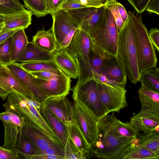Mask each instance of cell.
<instances>
[{"label":"cell","mask_w":159,"mask_h":159,"mask_svg":"<svg viewBox=\"0 0 159 159\" xmlns=\"http://www.w3.org/2000/svg\"><path fill=\"white\" fill-rule=\"evenodd\" d=\"M26 10L19 0H0V14L2 15L21 13Z\"/></svg>","instance_id":"33"},{"label":"cell","mask_w":159,"mask_h":159,"mask_svg":"<svg viewBox=\"0 0 159 159\" xmlns=\"http://www.w3.org/2000/svg\"><path fill=\"white\" fill-rule=\"evenodd\" d=\"M4 18V16L0 14V24L3 23Z\"/></svg>","instance_id":"54"},{"label":"cell","mask_w":159,"mask_h":159,"mask_svg":"<svg viewBox=\"0 0 159 159\" xmlns=\"http://www.w3.org/2000/svg\"><path fill=\"white\" fill-rule=\"evenodd\" d=\"M32 42L41 50L52 54L57 49V44L51 30H39L33 36Z\"/></svg>","instance_id":"25"},{"label":"cell","mask_w":159,"mask_h":159,"mask_svg":"<svg viewBox=\"0 0 159 159\" xmlns=\"http://www.w3.org/2000/svg\"><path fill=\"white\" fill-rule=\"evenodd\" d=\"M54 61L52 54L39 49L32 42L28 43L25 49L15 62Z\"/></svg>","instance_id":"24"},{"label":"cell","mask_w":159,"mask_h":159,"mask_svg":"<svg viewBox=\"0 0 159 159\" xmlns=\"http://www.w3.org/2000/svg\"><path fill=\"white\" fill-rule=\"evenodd\" d=\"M0 86L9 93L15 91L25 96L35 99L32 92L4 65L0 68Z\"/></svg>","instance_id":"18"},{"label":"cell","mask_w":159,"mask_h":159,"mask_svg":"<svg viewBox=\"0 0 159 159\" xmlns=\"http://www.w3.org/2000/svg\"><path fill=\"white\" fill-rule=\"evenodd\" d=\"M64 148L66 159H87L86 157L79 151L69 137Z\"/></svg>","instance_id":"39"},{"label":"cell","mask_w":159,"mask_h":159,"mask_svg":"<svg viewBox=\"0 0 159 159\" xmlns=\"http://www.w3.org/2000/svg\"><path fill=\"white\" fill-rule=\"evenodd\" d=\"M140 145L156 152L159 153V131L140 133L136 138Z\"/></svg>","instance_id":"30"},{"label":"cell","mask_w":159,"mask_h":159,"mask_svg":"<svg viewBox=\"0 0 159 159\" xmlns=\"http://www.w3.org/2000/svg\"><path fill=\"white\" fill-rule=\"evenodd\" d=\"M117 0H109L103 6L105 9L109 10L115 22L118 32L123 27L125 22L122 20L118 8Z\"/></svg>","instance_id":"37"},{"label":"cell","mask_w":159,"mask_h":159,"mask_svg":"<svg viewBox=\"0 0 159 159\" xmlns=\"http://www.w3.org/2000/svg\"><path fill=\"white\" fill-rule=\"evenodd\" d=\"M60 69L57 70H47L30 73L33 76L44 80H50L55 78L59 75Z\"/></svg>","instance_id":"42"},{"label":"cell","mask_w":159,"mask_h":159,"mask_svg":"<svg viewBox=\"0 0 159 159\" xmlns=\"http://www.w3.org/2000/svg\"><path fill=\"white\" fill-rule=\"evenodd\" d=\"M53 22L51 31L57 44V47L66 35L75 27H79L67 11L61 9L51 15Z\"/></svg>","instance_id":"16"},{"label":"cell","mask_w":159,"mask_h":159,"mask_svg":"<svg viewBox=\"0 0 159 159\" xmlns=\"http://www.w3.org/2000/svg\"><path fill=\"white\" fill-rule=\"evenodd\" d=\"M16 153L20 155L21 158L28 159L30 157L40 154L42 152L28 138L24 135L19 142Z\"/></svg>","instance_id":"31"},{"label":"cell","mask_w":159,"mask_h":159,"mask_svg":"<svg viewBox=\"0 0 159 159\" xmlns=\"http://www.w3.org/2000/svg\"><path fill=\"white\" fill-rule=\"evenodd\" d=\"M109 0H100L101 2L104 5Z\"/></svg>","instance_id":"55"},{"label":"cell","mask_w":159,"mask_h":159,"mask_svg":"<svg viewBox=\"0 0 159 159\" xmlns=\"http://www.w3.org/2000/svg\"><path fill=\"white\" fill-rule=\"evenodd\" d=\"M3 23L0 25V32L1 31V30H2V29L3 28Z\"/></svg>","instance_id":"56"},{"label":"cell","mask_w":159,"mask_h":159,"mask_svg":"<svg viewBox=\"0 0 159 159\" xmlns=\"http://www.w3.org/2000/svg\"><path fill=\"white\" fill-rule=\"evenodd\" d=\"M32 13L28 10L20 13L5 16L0 33L16 29H26L31 24Z\"/></svg>","instance_id":"22"},{"label":"cell","mask_w":159,"mask_h":159,"mask_svg":"<svg viewBox=\"0 0 159 159\" xmlns=\"http://www.w3.org/2000/svg\"><path fill=\"white\" fill-rule=\"evenodd\" d=\"M141 84L138 92L141 109L138 114L159 122V93Z\"/></svg>","instance_id":"14"},{"label":"cell","mask_w":159,"mask_h":159,"mask_svg":"<svg viewBox=\"0 0 159 159\" xmlns=\"http://www.w3.org/2000/svg\"><path fill=\"white\" fill-rule=\"evenodd\" d=\"M104 51L91 42L89 55V62L92 69L101 73L103 66Z\"/></svg>","instance_id":"34"},{"label":"cell","mask_w":159,"mask_h":159,"mask_svg":"<svg viewBox=\"0 0 159 159\" xmlns=\"http://www.w3.org/2000/svg\"><path fill=\"white\" fill-rule=\"evenodd\" d=\"M5 66L32 92L35 98L42 105L47 98L35 84L31 75L21 67L17 62Z\"/></svg>","instance_id":"21"},{"label":"cell","mask_w":159,"mask_h":159,"mask_svg":"<svg viewBox=\"0 0 159 159\" xmlns=\"http://www.w3.org/2000/svg\"><path fill=\"white\" fill-rule=\"evenodd\" d=\"M66 0H45L46 11L52 15L61 9L63 4Z\"/></svg>","instance_id":"40"},{"label":"cell","mask_w":159,"mask_h":159,"mask_svg":"<svg viewBox=\"0 0 159 159\" xmlns=\"http://www.w3.org/2000/svg\"><path fill=\"white\" fill-rule=\"evenodd\" d=\"M117 127L120 134L124 137L137 139V137L140 133L129 121L123 123L120 120H117Z\"/></svg>","instance_id":"36"},{"label":"cell","mask_w":159,"mask_h":159,"mask_svg":"<svg viewBox=\"0 0 159 159\" xmlns=\"http://www.w3.org/2000/svg\"><path fill=\"white\" fill-rule=\"evenodd\" d=\"M74 123L67 126L69 137L79 150L87 159L91 157L90 147L77 124L74 120Z\"/></svg>","instance_id":"26"},{"label":"cell","mask_w":159,"mask_h":159,"mask_svg":"<svg viewBox=\"0 0 159 159\" xmlns=\"http://www.w3.org/2000/svg\"><path fill=\"white\" fill-rule=\"evenodd\" d=\"M4 65L0 60V68L2 67Z\"/></svg>","instance_id":"57"},{"label":"cell","mask_w":159,"mask_h":159,"mask_svg":"<svg viewBox=\"0 0 159 159\" xmlns=\"http://www.w3.org/2000/svg\"><path fill=\"white\" fill-rule=\"evenodd\" d=\"M23 134L42 152L49 148L62 145L56 137L48 135L38 126L24 119Z\"/></svg>","instance_id":"15"},{"label":"cell","mask_w":159,"mask_h":159,"mask_svg":"<svg viewBox=\"0 0 159 159\" xmlns=\"http://www.w3.org/2000/svg\"><path fill=\"white\" fill-rule=\"evenodd\" d=\"M103 6L97 8L85 7L68 11L79 29L89 36L99 23L104 10Z\"/></svg>","instance_id":"11"},{"label":"cell","mask_w":159,"mask_h":159,"mask_svg":"<svg viewBox=\"0 0 159 159\" xmlns=\"http://www.w3.org/2000/svg\"><path fill=\"white\" fill-rule=\"evenodd\" d=\"M20 155L14 151L0 146V159H19Z\"/></svg>","instance_id":"46"},{"label":"cell","mask_w":159,"mask_h":159,"mask_svg":"<svg viewBox=\"0 0 159 159\" xmlns=\"http://www.w3.org/2000/svg\"><path fill=\"white\" fill-rule=\"evenodd\" d=\"M78 28L75 27L72 29L66 35L61 43L58 46L57 49H61L66 48L69 44L74 33Z\"/></svg>","instance_id":"48"},{"label":"cell","mask_w":159,"mask_h":159,"mask_svg":"<svg viewBox=\"0 0 159 159\" xmlns=\"http://www.w3.org/2000/svg\"><path fill=\"white\" fill-rule=\"evenodd\" d=\"M98 84L101 100L107 114L111 112L119 113L128 106L125 88Z\"/></svg>","instance_id":"9"},{"label":"cell","mask_w":159,"mask_h":159,"mask_svg":"<svg viewBox=\"0 0 159 159\" xmlns=\"http://www.w3.org/2000/svg\"><path fill=\"white\" fill-rule=\"evenodd\" d=\"M101 74L107 78L125 86L127 77L116 55L104 51L103 66Z\"/></svg>","instance_id":"17"},{"label":"cell","mask_w":159,"mask_h":159,"mask_svg":"<svg viewBox=\"0 0 159 159\" xmlns=\"http://www.w3.org/2000/svg\"></svg>","instance_id":"58"},{"label":"cell","mask_w":159,"mask_h":159,"mask_svg":"<svg viewBox=\"0 0 159 159\" xmlns=\"http://www.w3.org/2000/svg\"><path fill=\"white\" fill-rule=\"evenodd\" d=\"M0 113V120L4 127L3 147L16 153L19 142L24 136V119L8 108Z\"/></svg>","instance_id":"7"},{"label":"cell","mask_w":159,"mask_h":159,"mask_svg":"<svg viewBox=\"0 0 159 159\" xmlns=\"http://www.w3.org/2000/svg\"><path fill=\"white\" fill-rule=\"evenodd\" d=\"M20 29L13 30L4 33H0V44L11 36L14 33Z\"/></svg>","instance_id":"52"},{"label":"cell","mask_w":159,"mask_h":159,"mask_svg":"<svg viewBox=\"0 0 159 159\" xmlns=\"http://www.w3.org/2000/svg\"><path fill=\"white\" fill-rule=\"evenodd\" d=\"M145 11L150 13L159 15V0H151L148 5Z\"/></svg>","instance_id":"49"},{"label":"cell","mask_w":159,"mask_h":159,"mask_svg":"<svg viewBox=\"0 0 159 159\" xmlns=\"http://www.w3.org/2000/svg\"><path fill=\"white\" fill-rule=\"evenodd\" d=\"M114 112L98 119V138L90 147L91 157L98 159H119L124 150L136 139L121 136L117 128Z\"/></svg>","instance_id":"1"},{"label":"cell","mask_w":159,"mask_h":159,"mask_svg":"<svg viewBox=\"0 0 159 159\" xmlns=\"http://www.w3.org/2000/svg\"></svg>","instance_id":"59"},{"label":"cell","mask_w":159,"mask_h":159,"mask_svg":"<svg viewBox=\"0 0 159 159\" xmlns=\"http://www.w3.org/2000/svg\"><path fill=\"white\" fill-rule=\"evenodd\" d=\"M25 7L37 17L47 15L45 0H22Z\"/></svg>","instance_id":"35"},{"label":"cell","mask_w":159,"mask_h":159,"mask_svg":"<svg viewBox=\"0 0 159 159\" xmlns=\"http://www.w3.org/2000/svg\"><path fill=\"white\" fill-rule=\"evenodd\" d=\"M150 89L159 93V69L155 67L143 71L139 81Z\"/></svg>","instance_id":"29"},{"label":"cell","mask_w":159,"mask_h":159,"mask_svg":"<svg viewBox=\"0 0 159 159\" xmlns=\"http://www.w3.org/2000/svg\"><path fill=\"white\" fill-rule=\"evenodd\" d=\"M39 111L56 137L65 147L69 137L67 126L45 106L42 105Z\"/></svg>","instance_id":"19"},{"label":"cell","mask_w":159,"mask_h":159,"mask_svg":"<svg viewBox=\"0 0 159 159\" xmlns=\"http://www.w3.org/2000/svg\"><path fill=\"white\" fill-rule=\"evenodd\" d=\"M93 77L99 84L109 85L114 86H118L125 88L123 84L108 79L104 75L97 72L92 69Z\"/></svg>","instance_id":"41"},{"label":"cell","mask_w":159,"mask_h":159,"mask_svg":"<svg viewBox=\"0 0 159 159\" xmlns=\"http://www.w3.org/2000/svg\"><path fill=\"white\" fill-rule=\"evenodd\" d=\"M9 93L0 86V97L3 100L6 99Z\"/></svg>","instance_id":"53"},{"label":"cell","mask_w":159,"mask_h":159,"mask_svg":"<svg viewBox=\"0 0 159 159\" xmlns=\"http://www.w3.org/2000/svg\"><path fill=\"white\" fill-rule=\"evenodd\" d=\"M11 36L0 44V60L4 66L11 63Z\"/></svg>","instance_id":"38"},{"label":"cell","mask_w":159,"mask_h":159,"mask_svg":"<svg viewBox=\"0 0 159 159\" xmlns=\"http://www.w3.org/2000/svg\"><path fill=\"white\" fill-rule=\"evenodd\" d=\"M42 105L46 107L67 126L73 124L74 103L68 99L66 96L48 98Z\"/></svg>","instance_id":"13"},{"label":"cell","mask_w":159,"mask_h":159,"mask_svg":"<svg viewBox=\"0 0 159 159\" xmlns=\"http://www.w3.org/2000/svg\"><path fill=\"white\" fill-rule=\"evenodd\" d=\"M32 76L36 85L47 98L67 96L69 93L70 89V78L61 69L58 76L50 80H44Z\"/></svg>","instance_id":"10"},{"label":"cell","mask_w":159,"mask_h":159,"mask_svg":"<svg viewBox=\"0 0 159 159\" xmlns=\"http://www.w3.org/2000/svg\"><path fill=\"white\" fill-rule=\"evenodd\" d=\"M53 61L57 66L70 78L76 79L79 76V69L74 58L66 49H57L52 53Z\"/></svg>","instance_id":"20"},{"label":"cell","mask_w":159,"mask_h":159,"mask_svg":"<svg viewBox=\"0 0 159 159\" xmlns=\"http://www.w3.org/2000/svg\"><path fill=\"white\" fill-rule=\"evenodd\" d=\"M133 29L137 52L139 75L146 70L156 66L157 58L155 49L148 35V31L143 24L142 15L133 11L128 12Z\"/></svg>","instance_id":"3"},{"label":"cell","mask_w":159,"mask_h":159,"mask_svg":"<svg viewBox=\"0 0 159 159\" xmlns=\"http://www.w3.org/2000/svg\"><path fill=\"white\" fill-rule=\"evenodd\" d=\"M24 29H20L12 35L11 58V63L15 62L28 43Z\"/></svg>","instance_id":"27"},{"label":"cell","mask_w":159,"mask_h":159,"mask_svg":"<svg viewBox=\"0 0 159 159\" xmlns=\"http://www.w3.org/2000/svg\"><path fill=\"white\" fill-rule=\"evenodd\" d=\"M149 39L155 49L159 52V30L152 28L148 32Z\"/></svg>","instance_id":"45"},{"label":"cell","mask_w":159,"mask_h":159,"mask_svg":"<svg viewBox=\"0 0 159 159\" xmlns=\"http://www.w3.org/2000/svg\"><path fill=\"white\" fill-rule=\"evenodd\" d=\"M17 64L29 73L57 70L59 68L54 61H31L17 63Z\"/></svg>","instance_id":"32"},{"label":"cell","mask_w":159,"mask_h":159,"mask_svg":"<svg viewBox=\"0 0 159 159\" xmlns=\"http://www.w3.org/2000/svg\"><path fill=\"white\" fill-rule=\"evenodd\" d=\"M73 118L90 147L98 138V119L87 109L74 102Z\"/></svg>","instance_id":"8"},{"label":"cell","mask_w":159,"mask_h":159,"mask_svg":"<svg viewBox=\"0 0 159 159\" xmlns=\"http://www.w3.org/2000/svg\"><path fill=\"white\" fill-rule=\"evenodd\" d=\"M86 7L76 0H66L63 4L61 9L66 11Z\"/></svg>","instance_id":"47"},{"label":"cell","mask_w":159,"mask_h":159,"mask_svg":"<svg viewBox=\"0 0 159 159\" xmlns=\"http://www.w3.org/2000/svg\"><path fill=\"white\" fill-rule=\"evenodd\" d=\"M117 7L119 13L123 21L125 23L129 18V15L124 6L117 2Z\"/></svg>","instance_id":"51"},{"label":"cell","mask_w":159,"mask_h":159,"mask_svg":"<svg viewBox=\"0 0 159 159\" xmlns=\"http://www.w3.org/2000/svg\"><path fill=\"white\" fill-rule=\"evenodd\" d=\"M91 47V41L89 35L79 28L66 48L75 61H82L90 66L89 55Z\"/></svg>","instance_id":"12"},{"label":"cell","mask_w":159,"mask_h":159,"mask_svg":"<svg viewBox=\"0 0 159 159\" xmlns=\"http://www.w3.org/2000/svg\"><path fill=\"white\" fill-rule=\"evenodd\" d=\"M139 14L145 11L151 0H127Z\"/></svg>","instance_id":"43"},{"label":"cell","mask_w":159,"mask_h":159,"mask_svg":"<svg viewBox=\"0 0 159 159\" xmlns=\"http://www.w3.org/2000/svg\"><path fill=\"white\" fill-rule=\"evenodd\" d=\"M159 159V153L141 146L136 139L124 150L119 159Z\"/></svg>","instance_id":"23"},{"label":"cell","mask_w":159,"mask_h":159,"mask_svg":"<svg viewBox=\"0 0 159 159\" xmlns=\"http://www.w3.org/2000/svg\"><path fill=\"white\" fill-rule=\"evenodd\" d=\"M42 153L58 156L61 157V159H66L65 148L62 145L49 148L42 152Z\"/></svg>","instance_id":"44"},{"label":"cell","mask_w":159,"mask_h":159,"mask_svg":"<svg viewBox=\"0 0 159 159\" xmlns=\"http://www.w3.org/2000/svg\"><path fill=\"white\" fill-rule=\"evenodd\" d=\"M116 56L128 80L135 84L139 81L140 75L133 29L129 16L118 32Z\"/></svg>","instance_id":"2"},{"label":"cell","mask_w":159,"mask_h":159,"mask_svg":"<svg viewBox=\"0 0 159 159\" xmlns=\"http://www.w3.org/2000/svg\"><path fill=\"white\" fill-rule=\"evenodd\" d=\"M70 90L74 102L83 106L98 119L107 114L101 100L98 84L93 77L77 83Z\"/></svg>","instance_id":"6"},{"label":"cell","mask_w":159,"mask_h":159,"mask_svg":"<svg viewBox=\"0 0 159 159\" xmlns=\"http://www.w3.org/2000/svg\"><path fill=\"white\" fill-rule=\"evenodd\" d=\"M129 122L136 129L143 133H149L154 131H159V122L140 116H133Z\"/></svg>","instance_id":"28"},{"label":"cell","mask_w":159,"mask_h":159,"mask_svg":"<svg viewBox=\"0 0 159 159\" xmlns=\"http://www.w3.org/2000/svg\"><path fill=\"white\" fill-rule=\"evenodd\" d=\"M35 105L34 99L12 91L9 93L3 106L35 125L48 135L54 136L53 132L41 115L40 110L34 107Z\"/></svg>","instance_id":"4"},{"label":"cell","mask_w":159,"mask_h":159,"mask_svg":"<svg viewBox=\"0 0 159 159\" xmlns=\"http://www.w3.org/2000/svg\"><path fill=\"white\" fill-rule=\"evenodd\" d=\"M89 37L92 42L103 51L116 55L118 32L108 9H105L100 21Z\"/></svg>","instance_id":"5"},{"label":"cell","mask_w":159,"mask_h":159,"mask_svg":"<svg viewBox=\"0 0 159 159\" xmlns=\"http://www.w3.org/2000/svg\"><path fill=\"white\" fill-rule=\"evenodd\" d=\"M86 7H92L97 8L102 6L103 4L100 0H76Z\"/></svg>","instance_id":"50"}]
</instances>
